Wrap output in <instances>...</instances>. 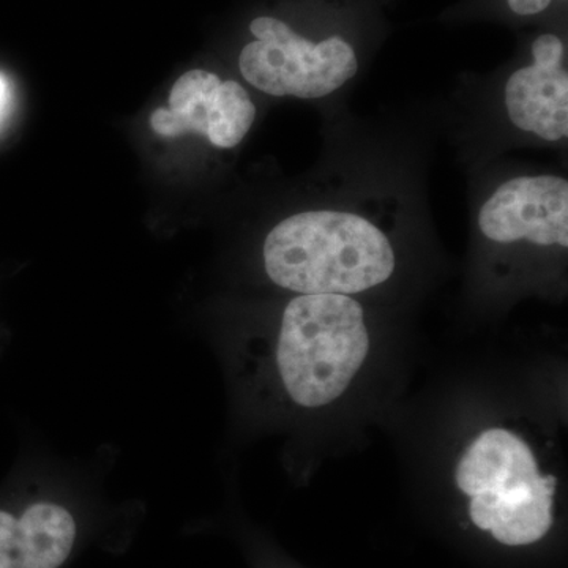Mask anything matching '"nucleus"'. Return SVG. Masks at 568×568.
<instances>
[{"mask_svg": "<svg viewBox=\"0 0 568 568\" xmlns=\"http://www.w3.org/2000/svg\"><path fill=\"white\" fill-rule=\"evenodd\" d=\"M265 271L272 282L298 294L362 293L395 271L386 233L355 212L306 211L287 216L268 233Z\"/></svg>", "mask_w": 568, "mask_h": 568, "instance_id": "nucleus-1", "label": "nucleus"}, {"mask_svg": "<svg viewBox=\"0 0 568 568\" xmlns=\"http://www.w3.org/2000/svg\"><path fill=\"white\" fill-rule=\"evenodd\" d=\"M369 349L361 304L343 294H302L284 310L278 368L297 405H328L349 386Z\"/></svg>", "mask_w": 568, "mask_h": 568, "instance_id": "nucleus-2", "label": "nucleus"}, {"mask_svg": "<svg viewBox=\"0 0 568 568\" xmlns=\"http://www.w3.org/2000/svg\"><path fill=\"white\" fill-rule=\"evenodd\" d=\"M457 484L470 497L474 525L500 544H534L551 528L556 478L541 477L530 448L506 429H488L470 444Z\"/></svg>", "mask_w": 568, "mask_h": 568, "instance_id": "nucleus-3", "label": "nucleus"}, {"mask_svg": "<svg viewBox=\"0 0 568 568\" xmlns=\"http://www.w3.org/2000/svg\"><path fill=\"white\" fill-rule=\"evenodd\" d=\"M250 31L254 40L242 50L239 69L267 95L321 100L358 73L357 50L342 33H320L313 39L272 17L256 18Z\"/></svg>", "mask_w": 568, "mask_h": 568, "instance_id": "nucleus-4", "label": "nucleus"}, {"mask_svg": "<svg viewBox=\"0 0 568 568\" xmlns=\"http://www.w3.org/2000/svg\"><path fill=\"white\" fill-rule=\"evenodd\" d=\"M477 223L481 234L496 244L528 242L567 250V179L555 174L508 179L484 201Z\"/></svg>", "mask_w": 568, "mask_h": 568, "instance_id": "nucleus-5", "label": "nucleus"}, {"mask_svg": "<svg viewBox=\"0 0 568 568\" xmlns=\"http://www.w3.org/2000/svg\"><path fill=\"white\" fill-rule=\"evenodd\" d=\"M256 119V106L237 81L222 80L205 70H192L175 81L170 106L152 112L153 132L164 138L203 134L220 149L244 141Z\"/></svg>", "mask_w": 568, "mask_h": 568, "instance_id": "nucleus-6", "label": "nucleus"}, {"mask_svg": "<svg viewBox=\"0 0 568 568\" xmlns=\"http://www.w3.org/2000/svg\"><path fill=\"white\" fill-rule=\"evenodd\" d=\"M504 106L515 129L545 142L568 136L567 51L556 33H541L530 48V62L508 77Z\"/></svg>", "mask_w": 568, "mask_h": 568, "instance_id": "nucleus-7", "label": "nucleus"}, {"mask_svg": "<svg viewBox=\"0 0 568 568\" xmlns=\"http://www.w3.org/2000/svg\"><path fill=\"white\" fill-rule=\"evenodd\" d=\"M77 526L65 508L36 504L20 519L18 559L24 568H58L69 558Z\"/></svg>", "mask_w": 568, "mask_h": 568, "instance_id": "nucleus-8", "label": "nucleus"}, {"mask_svg": "<svg viewBox=\"0 0 568 568\" xmlns=\"http://www.w3.org/2000/svg\"><path fill=\"white\" fill-rule=\"evenodd\" d=\"M18 547H20V521L7 511H0V559H18Z\"/></svg>", "mask_w": 568, "mask_h": 568, "instance_id": "nucleus-9", "label": "nucleus"}, {"mask_svg": "<svg viewBox=\"0 0 568 568\" xmlns=\"http://www.w3.org/2000/svg\"><path fill=\"white\" fill-rule=\"evenodd\" d=\"M0 568H24L21 566L20 560L14 558L0 559Z\"/></svg>", "mask_w": 568, "mask_h": 568, "instance_id": "nucleus-10", "label": "nucleus"}, {"mask_svg": "<svg viewBox=\"0 0 568 568\" xmlns=\"http://www.w3.org/2000/svg\"><path fill=\"white\" fill-rule=\"evenodd\" d=\"M6 82L0 78V110H2L3 103H6Z\"/></svg>", "mask_w": 568, "mask_h": 568, "instance_id": "nucleus-11", "label": "nucleus"}]
</instances>
